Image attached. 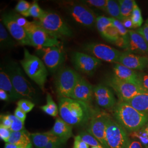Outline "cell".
<instances>
[{"label":"cell","mask_w":148,"mask_h":148,"mask_svg":"<svg viewBox=\"0 0 148 148\" xmlns=\"http://www.w3.org/2000/svg\"><path fill=\"white\" fill-rule=\"evenodd\" d=\"M59 112L64 121L72 126L84 124L95 114L88 104L70 98H59Z\"/></svg>","instance_id":"6da1fadb"},{"label":"cell","mask_w":148,"mask_h":148,"mask_svg":"<svg viewBox=\"0 0 148 148\" xmlns=\"http://www.w3.org/2000/svg\"><path fill=\"white\" fill-rule=\"evenodd\" d=\"M114 114L117 122L130 132L139 130L148 122V114L138 111L122 101L114 107Z\"/></svg>","instance_id":"7a4b0ae2"},{"label":"cell","mask_w":148,"mask_h":148,"mask_svg":"<svg viewBox=\"0 0 148 148\" xmlns=\"http://www.w3.org/2000/svg\"><path fill=\"white\" fill-rule=\"evenodd\" d=\"M21 64L29 77L44 90L48 74L46 65L42 60L36 56L32 54L24 48V58L21 60Z\"/></svg>","instance_id":"3957f363"},{"label":"cell","mask_w":148,"mask_h":148,"mask_svg":"<svg viewBox=\"0 0 148 148\" xmlns=\"http://www.w3.org/2000/svg\"><path fill=\"white\" fill-rule=\"evenodd\" d=\"M5 73L8 75L16 92L23 98L33 100L36 96V90L31 83L25 77L19 65L11 61L6 65Z\"/></svg>","instance_id":"277c9868"},{"label":"cell","mask_w":148,"mask_h":148,"mask_svg":"<svg viewBox=\"0 0 148 148\" xmlns=\"http://www.w3.org/2000/svg\"><path fill=\"white\" fill-rule=\"evenodd\" d=\"M36 21L40 27L58 38L73 35L68 25L56 13L45 11L42 17Z\"/></svg>","instance_id":"5b68a950"},{"label":"cell","mask_w":148,"mask_h":148,"mask_svg":"<svg viewBox=\"0 0 148 148\" xmlns=\"http://www.w3.org/2000/svg\"><path fill=\"white\" fill-rule=\"evenodd\" d=\"M81 75L69 67L60 69L56 75L55 87L60 98H70Z\"/></svg>","instance_id":"8992f818"},{"label":"cell","mask_w":148,"mask_h":148,"mask_svg":"<svg viewBox=\"0 0 148 148\" xmlns=\"http://www.w3.org/2000/svg\"><path fill=\"white\" fill-rule=\"evenodd\" d=\"M106 142L109 148H127L130 142L125 129L110 117L106 123Z\"/></svg>","instance_id":"52a82bcc"},{"label":"cell","mask_w":148,"mask_h":148,"mask_svg":"<svg viewBox=\"0 0 148 148\" xmlns=\"http://www.w3.org/2000/svg\"><path fill=\"white\" fill-rule=\"evenodd\" d=\"M106 82L115 91L120 101L124 102L131 99L141 93L147 92L141 86L123 81L114 75L109 77Z\"/></svg>","instance_id":"ba28073f"},{"label":"cell","mask_w":148,"mask_h":148,"mask_svg":"<svg viewBox=\"0 0 148 148\" xmlns=\"http://www.w3.org/2000/svg\"><path fill=\"white\" fill-rule=\"evenodd\" d=\"M27 34L32 46L36 48L37 50L53 46L62 47L59 38L40 27L36 21L35 25L30 31L27 32Z\"/></svg>","instance_id":"9c48e42d"},{"label":"cell","mask_w":148,"mask_h":148,"mask_svg":"<svg viewBox=\"0 0 148 148\" xmlns=\"http://www.w3.org/2000/svg\"><path fill=\"white\" fill-rule=\"evenodd\" d=\"M37 51L43 62L51 72L57 71L65 61V53L62 47L43 48Z\"/></svg>","instance_id":"30bf717a"},{"label":"cell","mask_w":148,"mask_h":148,"mask_svg":"<svg viewBox=\"0 0 148 148\" xmlns=\"http://www.w3.org/2000/svg\"><path fill=\"white\" fill-rule=\"evenodd\" d=\"M84 51L101 60L117 63L122 52L114 48L103 43H91L86 45Z\"/></svg>","instance_id":"8fae6325"},{"label":"cell","mask_w":148,"mask_h":148,"mask_svg":"<svg viewBox=\"0 0 148 148\" xmlns=\"http://www.w3.org/2000/svg\"><path fill=\"white\" fill-rule=\"evenodd\" d=\"M109 117L105 112H95L90 119L87 129V132L95 137L104 148H109L106 142V128Z\"/></svg>","instance_id":"7c38bea8"},{"label":"cell","mask_w":148,"mask_h":148,"mask_svg":"<svg viewBox=\"0 0 148 148\" xmlns=\"http://www.w3.org/2000/svg\"><path fill=\"white\" fill-rule=\"evenodd\" d=\"M71 61L74 67L79 72L92 75L101 65V60L86 53L76 52L73 54Z\"/></svg>","instance_id":"4fadbf2b"},{"label":"cell","mask_w":148,"mask_h":148,"mask_svg":"<svg viewBox=\"0 0 148 148\" xmlns=\"http://www.w3.org/2000/svg\"><path fill=\"white\" fill-rule=\"evenodd\" d=\"M2 21L11 36L17 42L23 46H32L27 31L14 20L12 13H6L2 16Z\"/></svg>","instance_id":"5bb4252c"},{"label":"cell","mask_w":148,"mask_h":148,"mask_svg":"<svg viewBox=\"0 0 148 148\" xmlns=\"http://www.w3.org/2000/svg\"><path fill=\"white\" fill-rule=\"evenodd\" d=\"M70 16L77 23L85 27H92L96 24L97 17L89 8L81 5H73L69 8Z\"/></svg>","instance_id":"9a60e30c"},{"label":"cell","mask_w":148,"mask_h":148,"mask_svg":"<svg viewBox=\"0 0 148 148\" xmlns=\"http://www.w3.org/2000/svg\"><path fill=\"white\" fill-rule=\"evenodd\" d=\"M94 96L97 104L104 109H111L116 104V101L111 89L105 85H98L93 88Z\"/></svg>","instance_id":"2e32d148"},{"label":"cell","mask_w":148,"mask_h":148,"mask_svg":"<svg viewBox=\"0 0 148 148\" xmlns=\"http://www.w3.org/2000/svg\"><path fill=\"white\" fill-rule=\"evenodd\" d=\"M93 86L85 78L80 76L70 98L90 104L94 95Z\"/></svg>","instance_id":"e0dca14e"},{"label":"cell","mask_w":148,"mask_h":148,"mask_svg":"<svg viewBox=\"0 0 148 148\" xmlns=\"http://www.w3.org/2000/svg\"><path fill=\"white\" fill-rule=\"evenodd\" d=\"M117 63L134 70H143L148 66V57L128 52H122Z\"/></svg>","instance_id":"ac0fdd59"},{"label":"cell","mask_w":148,"mask_h":148,"mask_svg":"<svg viewBox=\"0 0 148 148\" xmlns=\"http://www.w3.org/2000/svg\"><path fill=\"white\" fill-rule=\"evenodd\" d=\"M129 43L127 51L130 53L139 54H148V42L137 32L128 30Z\"/></svg>","instance_id":"d6986e66"},{"label":"cell","mask_w":148,"mask_h":148,"mask_svg":"<svg viewBox=\"0 0 148 148\" xmlns=\"http://www.w3.org/2000/svg\"><path fill=\"white\" fill-rule=\"evenodd\" d=\"M113 71L114 75L118 79L141 86L139 75L135 70L128 68L120 64L116 63L113 68Z\"/></svg>","instance_id":"ffe728a7"},{"label":"cell","mask_w":148,"mask_h":148,"mask_svg":"<svg viewBox=\"0 0 148 148\" xmlns=\"http://www.w3.org/2000/svg\"><path fill=\"white\" fill-rule=\"evenodd\" d=\"M72 128V126L64 121L61 117H57L53 127L49 132L65 143L73 136Z\"/></svg>","instance_id":"44dd1931"},{"label":"cell","mask_w":148,"mask_h":148,"mask_svg":"<svg viewBox=\"0 0 148 148\" xmlns=\"http://www.w3.org/2000/svg\"><path fill=\"white\" fill-rule=\"evenodd\" d=\"M7 143L16 144L21 148H32L31 134L25 130L18 132H12Z\"/></svg>","instance_id":"7402d4cb"},{"label":"cell","mask_w":148,"mask_h":148,"mask_svg":"<svg viewBox=\"0 0 148 148\" xmlns=\"http://www.w3.org/2000/svg\"><path fill=\"white\" fill-rule=\"evenodd\" d=\"M0 90L5 91L11 100L23 98V97L16 92L14 87L8 75L4 71L0 72Z\"/></svg>","instance_id":"603a6c76"},{"label":"cell","mask_w":148,"mask_h":148,"mask_svg":"<svg viewBox=\"0 0 148 148\" xmlns=\"http://www.w3.org/2000/svg\"><path fill=\"white\" fill-rule=\"evenodd\" d=\"M126 103L138 111L148 114V92L141 93Z\"/></svg>","instance_id":"cb8c5ba5"},{"label":"cell","mask_w":148,"mask_h":148,"mask_svg":"<svg viewBox=\"0 0 148 148\" xmlns=\"http://www.w3.org/2000/svg\"><path fill=\"white\" fill-rule=\"evenodd\" d=\"M58 138H59L54 136L49 131L31 134L32 143L37 148H43L50 141Z\"/></svg>","instance_id":"d4e9b609"},{"label":"cell","mask_w":148,"mask_h":148,"mask_svg":"<svg viewBox=\"0 0 148 148\" xmlns=\"http://www.w3.org/2000/svg\"><path fill=\"white\" fill-rule=\"evenodd\" d=\"M16 43L10 36L3 23H0V46L2 49L13 47Z\"/></svg>","instance_id":"484cf974"},{"label":"cell","mask_w":148,"mask_h":148,"mask_svg":"<svg viewBox=\"0 0 148 148\" xmlns=\"http://www.w3.org/2000/svg\"><path fill=\"white\" fill-rule=\"evenodd\" d=\"M106 12L109 15L111 16V18H114L121 21L123 20L121 14L120 5L117 1L108 0Z\"/></svg>","instance_id":"4316f807"},{"label":"cell","mask_w":148,"mask_h":148,"mask_svg":"<svg viewBox=\"0 0 148 148\" xmlns=\"http://www.w3.org/2000/svg\"><path fill=\"white\" fill-rule=\"evenodd\" d=\"M117 2L120 5L123 19L131 17L136 1L133 0H119Z\"/></svg>","instance_id":"83f0119b"},{"label":"cell","mask_w":148,"mask_h":148,"mask_svg":"<svg viewBox=\"0 0 148 148\" xmlns=\"http://www.w3.org/2000/svg\"><path fill=\"white\" fill-rule=\"evenodd\" d=\"M46 99V105L41 106V109L45 113L50 116L53 117L57 116L59 112L58 106L53 101V98L49 93H47Z\"/></svg>","instance_id":"f1b7e54d"},{"label":"cell","mask_w":148,"mask_h":148,"mask_svg":"<svg viewBox=\"0 0 148 148\" xmlns=\"http://www.w3.org/2000/svg\"><path fill=\"white\" fill-rule=\"evenodd\" d=\"M45 11L43 10L38 5L36 1H34L31 5L29 10L26 13L21 14V16L24 17H29L32 16L34 19H40L42 16L45 13Z\"/></svg>","instance_id":"f546056e"},{"label":"cell","mask_w":148,"mask_h":148,"mask_svg":"<svg viewBox=\"0 0 148 148\" xmlns=\"http://www.w3.org/2000/svg\"><path fill=\"white\" fill-rule=\"evenodd\" d=\"M101 36L106 40L114 43L120 37L118 30L113 25L108 27Z\"/></svg>","instance_id":"4dcf8cb0"},{"label":"cell","mask_w":148,"mask_h":148,"mask_svg":"<svg viewBox=\"0 0 148 148\" xmlns=\"http://www.w3.org/2000/svg\"><path fill=\"white\" fill-rule=\"evenodd\" d=\"M131 19L132 21L134 28L140 27L142 26L143 23V17L142 16L141 10L136 3V2H135L133 7Z\"/></svg>","instance_id":"1f68e13d"},{"label":"cell","mask_w":148,"mask_h":148,"mask_svg":"<svg viewBox=\"0 0 148 148\" xmlns=\"http://www.w3.org/2000/svg\"><path fill=\"white\" fill-rule=\"evenodd\" d=\"M95 25L97 30L101 35L108 27L112 25L113 24L110 18H108L105 16H99L97 18Z\"/></svg>","instance_id":"d6a6232c"},{"label":"cell","mask_w":148,"mask_h":148,"mask_svg":"<svg viewBox=\"0 0 148 148\" xmlns=\"http://www.w3.org/2000/svg\"><path fill=\"white\" fill-rule=\"evenodd\" d=\"M79 136L85 143L87 144L89 146H90L92 147H99V148H104L100 142L95 137H93L89 133L82 131L79 133Z\"/></svg>","instance_id":"836d02e7"},{"label":"cell","mask_w":148,"mask_h":148,"mask_svg":"<svg viewBox=\"0 0 148 148\" xmlns=\"http://www.w3.org/2000/svg\"><path fill=\"white\" fill-rule=\"evenodd\" d=\"M14 20L16 22L21 26L23 27L27 32L30 31L32 27L35 25V21L30 22L27 20L24 17L18 14H16L14 13H12Z\"/></svg>","instance_id":"e575fe53"},{"label":"cell","mask_w":148,"mask_h":148,"mask_svg":"<svg viewBox=\"0 0 148 148\" xmlns=\"http://www.w3.org/2000/svg\"><path fill=\"white\" fill-rule=\"evenodd\" d=\"M130 136L133 139L139 140V142L145 146H148V134L143 127L138 131L131 132Z\"/></svg>","instance_id":"d590c367"},{"label":"cell","mask_w":148,"mask_h":148,"mask_svg":"<svg viewBox=\"0 0 148 148\" xmlns=\"http://www.w3.org/2000/svg\"><path fill=\"white\" fill-rule=\"evenodd\" d=\"M110 19L113 25L115 27L117 30H118L120 36L128 40L129 39L128 30H127V29L124 27L122 22L114 18H110Z\"/></svg>","instance_id":"8d00e7d4"},{"label":"cell","mask_w":148,"mask_h":148,"mask_svg":"<svg viewBox=\"0 0 148 148\" xmlns=\"http://www.w3.org/2000/svg\"><path fill=\"white\" fill-rule=\"evenodd\" d=\"M12 121L11 130L12 132H18L25 130L24 123L13 115H8Z\"/></svg>","instance_id":"74e56055"},{"label":"cell","mask_w":148,"mask_h":148,"mask_svg":"<svg viewBox=\"0 0 148 148\" xmlns=\"http://www.w3.org/2000/svg\"><path fill=\"white\" fill-rule=\"evenodd\" d=\"M17 106L27 114L32 111L35 106V104L29 100L21 99L17 102Z\"/></svg>","instance_id":"f35d334b"},{"label":"cell","mask_w":148,"mask_h":148,"mask_svg":"<svg viewBox=\"0 0 148 148\" xmlns=\"http://www.w3.org/2000/svg\"><path fill=\"white\" fill-rule=\"evenodd\" d=\"M32 4L25 0H21L18 1L16 4L15 10L16 12L19 13L21 14H23L27 12L31 7Z\"/></svg>","instance_id":"ab89813d"},{"label":"cell","mask_w":148,"mask_h":148,"mask_svg":"<svg viewBox=\"0 0 148 148\" xmlns=\"http://www.w3.org/2000/svg\"><path fill=\"white\" fill-rule=\"evenodd\" d=\"M84 2L90 5L106 12L108 0H87Z\"/></svg>","instance_id":"60d3db41"},{"label":"cell","mask_w":148,"mask_h":148,"mask_svg":"<svg viewBox=\"0 0 148 148\" xmlns=\"http://www.w3.org/2000/svg\"><path fill=\"white\" fill-rule=\"evenodd\" d=\"M11 133L12 131L10 128L5 127L2 125H0V137L2 140L6 143L8 141V139L11 136Z\"/></svg>","instance_id":"b9f144b4"},{"label":"cell","mask_w":148,"mask_h":148,"mask_svg":"<svg viewBox=\"0 0 148 148\" xmlns=\"http://www.w3.org/2000/svg\"><path fill=\"white\" fill-rule=\"evenodd\" d=\"M90 146L85 143L79 135L74 138L73 148H89Z\"/></svg>","instance_id":"7bdbcfd3"},{"label":"cell","mask_w":148,"mask_h":148,"mask_svg":"<svg viewBox=\"0 0 148 148\" xmlns=\"http://www.w3.org/2000/svg\"><path fill=\"white\" fill-rule=\"evenodd\" d=\"M139 75L141 87L148 92V73H140Z\"/></svg>","instance_id":"ee69618b"},{"label":"cell","mask_w":148,"mask_h":148,"mask_svg":"<svg viewBox=\"0 0 148 148\" xmlns=\"http://www.w3.org/2000/svg\"><path fill=\"white\" fill-rule=\"evenodd\" d=\"M136 32L140 34L148 42V18L143 27L138 29Z\"/></svg>","instance_id":"f6af8a7d"},{"label":"cell","mask_w":148,"mask_h":148,"mask_svg":"<svg viewBox=\"0 0 148 148\" xmlns=\"http://www.w3.org/2000/svg\"><path fill=\"white\" fill-rule=\"evenodd\" d=\"M64 142L59 138L50 141L43 148H60Z\"/></svg>","instance_id":"bcb514c9"},{"label":"cell","mask_w":148,"mask_h":148,"mask_svg":"<svg viewBox=\"0 0 148 148\" xmlns=\"http://www.w3.org/2000/svg\"><path fill=\"white\" fill-rule=\"evenodd\" d=\"M1 125L8 128H11L12 126V121L8 115H1Z\"/></svg>","instance_id":"7dc6e473"},{"label":"cell","mask_w":148,"mask_h":148,"mask_svg":"<svg viewBox=\"0 0 148 148\" xmlns=\"http://www.w3.org/2000/svg\"><path fill=\"white\" fill-rule=\"evenodd\" d=\"M14 115L18 119H19V120H21V121L23 122L24 123L25 121V119L27 117V114L18 106L14 111Z\"/></svg>","instance_id":"c3c4849f"},{"label":"cell","mask_w":148,"mask_h":148,"mask_svg":"<svg viewBox=\"0 0 148 148\" xmlns=\"http://www.w3.org/2000/svg\"><path fill=\"white\" fill-rule=\"evenodd\" d=\"M122 22L124 27H125L127 30L134 28L132 21V20L131 19V17L124 19Z\"/></svg>","instance_id":"681fc988"},{"label":"cell","mask_w":148,"mask_h":148,"mask_svg":"<svg viewBox=\"0 0 148 148\" xmlns=\"http://www.w3.org/2000/svg\"><path fill=\"white\" fill-rule=\"evenodd\" d=\"M127 148H142V143L137 140L130 141Z\"/></svg>","instance_id":"f907efd6"},{"label":"cell","mask_w":148,"mask_h":148,"mask_svg":"<svg viewBox=\"0 0 148 148\" xmlns=\"http://www.w3.org/2000/svg\"><path fill=\"white\" fill-rule=\"evenodd\" d=\"M0 99L1 101H8L10 99V97L5 91L0 90Z\"/></svg>","instance_id":"816d5d0a"},{"label":"cell","mask_w":148,"mask_h":148,"mask_svg":"<svg viewBox=\"0 0 148 148\" xmlns=\"http://www.w3.org/2000/svg\"><path fill=\"white\" fill-rule=\"evenodd\" d=\"M5 148H21L19 146L16 145V144H11L10 143H6L5 144Z\"/></svg>","instance_id":"f5cc1de1"},{"label":"cell","mask_w":148,"mask_h":148,"mask_svg":"<svg viewBox=\"0 0 148 148\" xmlns=\"http://www.w3.org/2000/svg\"><path fill=\"white\" fill-rule=\"evenodd\" d=\"M143 128H144V129L145 130V131L148 134V124H146V125L143 127Z\"/></svg>","instance_id":"db71d44e"},{"label":"cell","mask_w":148,"mask_h":148,"mask_svg":"<svg viewBox=\"0 0 148 148\" xmlns=\"http://www.w3.org/2000/svg\"><path fill=\"white\" fill-rule=\"evenodd\" d=\"M91 148H99V147H92Z\"/></svg>","instance_id":"11a10c76"}]
</instances>
